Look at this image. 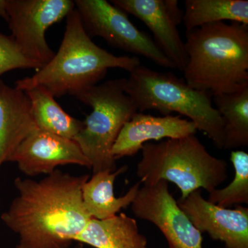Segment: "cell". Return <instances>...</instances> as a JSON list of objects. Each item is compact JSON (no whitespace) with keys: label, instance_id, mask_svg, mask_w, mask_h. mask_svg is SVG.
I'll list each match as a JSON object with an SVG mask.
<instances>
[{"label":"cell","instance_id":"cell-20","mask_svg":"<svg viewBox=\"0 0 248 248\" xmlns=\"http://www.w3.org/2000/svg\"><path fill=\"white\" fill-rule=\"evenodd\" d=\"M234 177L229 185L209 192L208 201L223 208L248 203V154L241 150L231 152Z\"/></svg>","mask_w":248,"mask_h":248},{"label":"cell","instance_id":"cell-14","mask_svg":"<svg viewBox=\"0 0 248 248\" xmlns=\"http://www.w3.org/2000/svg\"><path fill=\"white\" fill-rule=\"evenodd\" d=\"M36 129L26 93L8 86L0 79V168Z\"/></svg>","mask_w":248,"mask_h":248},{"label":"cell","instance_id":"cell-21","mask_svg":"<svg viewBox=\"0 0 248 248\" xmlns=\"http://www.w3.org/2000/svg\"><path fill=\"white\" fill-rule=\"evenodd\" d=\"M43 66L22 53L11 36L0 33V76L16 69H41Z\"/></svg>","mask_w":248,"mask_h":248},{"label":"cell","instance_id":"cell-19","mask_svg":"<svg viewBox=\"0 0 248 248\" xmlns=\"http://www.w3.org/2000/svg\"><path fill=\"white\" fill-rule=\"evenodd\" d=\"M223 123V149L248 146V86L239 92L214 96Z\"/></svg>","mask_w":248,"mask_h":248},{"label":"cell","instance_id":"cell-17","mask_svg":"<svg viewBox=\"0 0 248 248\" xmlns=\"http://www.w3.org/2000/svg\"><path fill=\"white\" fill-rule=\"evenodd\" d=\"M31 102L32 117L39 130L73 140L82 130L84 122L67 113L53 94L41 86L24 91Z\"/></svg>","mask_w":248,"mask_h":248},{"label":"cell","instance_id":"cell-5","mask_svg":"<svg viewBox=\"0 0 248 248\" xmlns=\"http://www.w3.org/2000/svg\"><path fill=\"white\" fill-rule=\"evenodd\" d=\"M124 88L138 112L155 110L164 115L175 112L186 116L217 148L223 149V120L209 93L193 89L172 73L141 64L130 72Z\"/></svg>","mask_w":248,"mask_h":248},{"label":"cell","instance_id":"cell-13","mask_svg":"<svg viewBox=\"0 0 248 248\" xmlns=\"http://www.w3.org/2000/svg\"><path fill=\"white\" fill-rule=\"evenodd\" d=\"M111 3L144 23L160 50L176 68L184 71L187 61L185 45L166 11L164 0H112Z\"/></svg>","mask_w":248,"mask_h":248},{"label":"cell","instance_id":"cell-10","mask_svg":"<svg viewBox=\"0 0 248 248\" xmlns=\"http://www.w3.org/2000/svg\"><path fill=\"white\" fill-rule=\"evenodd\" d=\"M200 232L224 243L227 248H248V208H223L205 200L201 190L177 201Z\"/></svg>","mask_w":248,"mask_h":248},{"label":"cell","instance_id":"cell-15","mask_svg":"<svg viewBox=\"0 0 248 248\" xmlns=\"http://www.w3.org/2000/svg\"><path fill=\"white\" fill-rule=\"evenodd\" d=\"M127 169L128 167L124 166L114 172L94 173L93 177L84 183L81 189L83 205L91 218L107 219L131 205L141 187V182L135 183L122 197H116L114 192L116 179Z\"/></svg>","mask_w":248,"mask_h":248},{"label":"cell","instance_id":"cell-3","mask_svg":"<svg viewBox=\"0 0 248 248\" xmlns=\"http://www.w3.org/2000/svg\"><path fill=\"white\" fill-rule=\"evenodd\" d=\"M140 64L137 57L116 56L95 45L75 8L67 16L66 30L58 53L34 76L17 80L16 88L26 91L41 86L54 97L66 94L75 96L97 85L110 68L130 73Z\"/></svg>","mask_w":248,"mask_h":248},{"label":"cell","instance_id":"cell-9","mask_svg":"<svg viewBox=\"0 0 248 248\" xmlns=\"http://www.w3.org/2000/svg\"><path fill=\"white\" fill-rule=\"evenodd\" d=\"M131 209L135 217L151 222L162 232L169 248H203L202 233L179 208L167 182L141 186Z\"/></svg>","mask_w":248,"mask_h":248},{"label":"cell","instance_id":"cell-12","mask_svg":"<svg viewBox=\"0 0 248 248\" xmlns=\"http://www.w3.org/2000/svg\"><path fill=\"white\" fill-rule=\"evenodd\" d=\"M197 131L193 122L179 115L155 117L138 112L124 124L111 154L117 161L138 154L145 143L151 141L185 138Z\"/></svg>","mask_w":248,"mask_h":248},{"label":"cell","instance_id":"cell-8","mask_svg":"<svg viewBox=\"0 0 248 248\" xmlns=\"http://www.w3.org/2000/svg\"><path fill=\"white\" fill-rule=\"evenodd\" d=\"M75 8L71 0H7L6 21L22 53L44 66L55 54L47 44L46 32Z\"/></svg>","mask_w":248,"mask_h":248},{"label":"cell","instance_id":"cell-23","mask_svg":"<svg viewBox=\"0 0 248 248\" xmlns=\"http://www.w3.org/2000/svg\"><path fill=\"white\" fill-rule=\"evenodd\" d=\"M6 4H7V0H0V17L4 18L5 20L7 17Z\"/></svg>","mask_w":248,"mask_h":248},{"label":"cell","instance_id":"cell-16","mask_svg":"<svg viewBox=\"0 0 248 248\" xmlns=\"http://www.w3.org/2000/svg\"><path fill=\"white\" fill-rule=\"evenodd\" d=\"M75 241L94 248H148L138 222L124 213L104 220L91 218Z\"/></svg>","mask_w":248,"mask_h":248},{"label":"cell","instance_id":"cell-22","mask_svg":"<svg viewBox=\"0 0 248 248\" xmlns=\"http://www.w3.org/2000/svg\"><path fill=\"white\" fill-rule=\"evenodd\" d=\"M164 2L170 17L177 27L183 22L184 17V11L179 8V1L177 0H164Z\"/></svg>","mask_w":248,"mask_h":248},{"label":"cell","instance_id":"cell-1","mask_svg":"<svg viewBox=\"0 0 248 248\" xmlns=\"http://www.w3.org/2000/svg\"><path fill=\"white\" fill-rule=\"evenodd\" d=\"M88 174L56 170L40 181L17 177L18 195L1 219L19 237L16 248H68L91 219L81 189Z\"/></svg>","mask_w":248,"mask_h":248},{"label":"cell","instance_id":"cell-2","mask_svg":"<svg viewBox=\"0 0 248 248\" xmlns=\"http://www.w3.org/2000/svg\"><path fill=\"white\" fill-rule=\"evenodd\" d=\"M185 81L211 96L248 86V25L213 23L186 32Z\"/></svg>","mask_w":248,"mask_h":248},{"label":"cell","instance_id":"cell-18","mask_svg":"<svg viewBox=\"0 0 248 248\" xmlns=\"http://www.w3.org/2000/svg\"><path fill=\"white\" fill-rule=\"evenodd\" d=\"M224 21L248 25V0H186L182 22L186 32Z\"/></svg>","mask_w":248,"mask_h":248},{"label":"cell","instance_id":"cell-11","mask_svg":"<svg viewBox=\"0 0 248 248\" xmlns=\"http://www.w3.org/2000/svg\"><path fill=\"white\" fill-rule=\"evenodd\" d=\"M9 161L16 163L19 170L29 177L48 175L58 166L66 165L91 169L76 141L39 129L23 140Z\"/></svg>","mask_w":248,"mask_h":248},{"label":"cell","instance_id":"cell-4","mask_svg":"<svg viewBox=\"0 0 248 248\" xmlns=\"http://www.w3.org/2000/svg\"><path fill=\"white\" fill-rule=\"evenodd\" d=\"M137 167L140 182L175 184L185 198L197 190L211 192L228 179L227 162L209 153L195 135L145 143Z\"/></svg>","mask_w":248,"mask_h":248},{"label":"cell","instance_id":"cell-6","mask_svg":"<svg viewBox=\"0 0 248 248\" xmlns=\"http://www.w3.org/2000/svg\"><path fill=\"white\" fill-rule=\"evenodd\" d=\"M125 79L108 80L74 96L93 108L73 141L89 159L93 174L117 170L111 154L112 147L124 124L138 112L133 99L124 91Z\"/></svg>","mask_w":248,"mask_h":248},{"label":"cell","instance_id":"cell-24","mask_svg":"<svg viewBox=\"0 0 248 248\" xmlns=\"http://www.w3.org/2000/svg\"><path fill=\"white\" fill-rule=\"evenodd\" d=\"M227 248L224 247V248Z\"/></svg>","mask_w":248,"mask_h":248},{"label":"cell","instance_id":"cell-7","mask_svg":"<svg viewBox=\"0 0 248 248\" xmlns=\"http://www.w3.org/2000/svg\"><path fill=\"white\" fill-rule=\"evenodd\" d=\"M76 9L88 35L100 37L115 48L144 57L156 64L176 68L154 40L139 30L128 15L106 0H76Z\"/></svg>","mask_w":248,"mask_h":248}]
</instances>
